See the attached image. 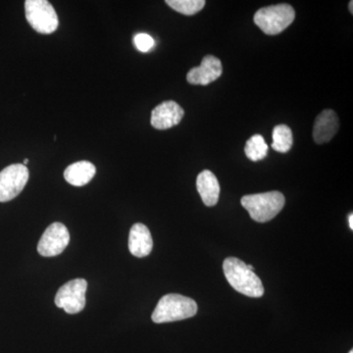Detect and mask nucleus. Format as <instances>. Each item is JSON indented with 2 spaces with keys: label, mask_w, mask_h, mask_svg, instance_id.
I'll list each match as a JSON object with an SVG mask.
<instances>
[{
  "label": "nucleus",
  "mask_w": 353,
  "mask_h": 353,
  "mask_svg": "<svg viewBox=\"0 0 353 353\" xmlns=\"http://www.w3.org/2000/svg\"><path fill=\"white\" fill-rule=\"evenodd\" d=\"M25 14L32 29L39 34H52L59 25L54 7L46 0H27L25 1Z\"/></svg>",
  "instance_id": "39448f33"
},
{
  "label": "nucleus",
  "mask_w": 353,
  "mask_h": 353,
  "mask_svg": "<svg viewBox=\"0 0 353 353\" xmlns=\"http://www.w3.org/2000/svg\"><path fill=\"white\" fill-rule=\"evenodd\" d=\"M296 18L290 4H276L259 9L254 15V23L264 34L275 36L284 32Z\"/></svg>",
  "instance_id": "20e7f679"
},
{
  "label": "nucleus",
  "mask_w": 353,
  "mask_h": 353,
  "mask_svg": "<svg viewBox=\"0 0 353 353\" xmlns=\"http://www.w3.org/2000/svg\"><path fill=\"white\" fill-rule=\"evenodd\" d=\"M348 353H353V352H352V350H350V352H348Z\"/></svg>",
  "instance_id": "4be33fe9"
},
{
  "label": "nucleus",
  "mask_w": 353,
  "mask_h": 353,
  "mask_svg": "<svg viewBox=\"0 0 353 353\" xmlns=\"http://www.w3.org/2000/svg\"><path fill=\"white\" fill-rule=\"evenodd\" d=\"M23 163H24L23 165H25V166H26V165L29 163V159H24V161H23Z\"/></svg>",
  "instance_id": "412c9836"
},
{
  "label": "nucleus",
  "mask_w": 353,
  "mask_h": 353,
  "mask_svg": "<svg viewBox=\"0 0 353 353\" xmlns=\"http://www.w3.org/2000/svg\"><path fill=\"white\" fill-rule=\"evenodd\" d=\"M223 270L228 282L236 292L250 297L263 296L264 288L261 280L241 259L228 257L223 263Z\"/></svg>",
  "instance_id": "f257e3e1"
},
{
  "label": "nucleus",
  "mask_w": 353,
  "mask_h": 353,
  "mask_svg": "<svg viewBox=\"0 0 353 353\" xmlns=\"http://www.w3.org/2000/svg\"><path fill=\"white\" fill-rule=\"evenodd\" d=\"M196 188L202 201L209 208L216 205L219 199L220 185L212 172L202 171L196 179Z\"/></svg>",
  "instance_id": "ddd939ff"
},
{
  "label": "nucleus",
  "mask_w": 353,
  "mask_h": 353,
  "mask_svg": "<svg viewBox=\"0 0 353 353\" xmlns=\"http://www.w3.org/2000/svg\"><path fill=\"white\" fill-rule=\"evenodd\" d=\"M134 44L137 50L141 51V52H148L154 48L155 41L150 34H138L134 36Z\"/></svg>",
  "instance_id": "a211bd4d"
},
{
  "label": "nucleus",
  "mask_w": 353,
  "mask_h": 353,
  "mask_svg": "<svg viewBox=\"0 0 353 353\" xmlns=\"http://www.w3.org/2000/svg\"><path fill=\"white\" fill-rule=\"evenodd\" d=\"M87 289L88 283L83 279L69 281L58 290L55 304L69 314H77L85 308Z\"/></svg>",
  "instance_id": "423d86ee"
},
{
  "label": "nucleus",
  "mask_w": 353,
  "mask_h": 353,
  "mask_svg": "<svg viewBox=\"0 0 353 353\" xmlns=\"http://www.w3.org/2000/svg\"><path fill=\"white\" fill-rule=\"evenodd\" d=\"M348 224H350V229L353 230V215L348 216Z\"/></svg>",
  "instance_id": "6ab92c4d"
},
{
  "label": "nucleus",
  "mask_w": 353,
  "mask_h": 353,
  "mask_svg": "<svg viewBox=\"0 0 353 353\" xmlns=\"http://www.w3.org/2000/svg\"><path fill=\"white\" fill-rule=\"evenodd\" d=\"M222 73L223 67L219 58L208 55L202 59L201 66L190 70L187 80L190 85H208L219 79Z\"/></svg>",
  "instance_id": "9d476101"
},
{
  "label": "nucleus",
  "mask_w": 353,
  "mask_h": 353,
  "mask_svg": "<svg viewBox=\"0 0 353 353\" xmlns=\"http://www.w3.org/2000/svg\"><path fill=\"white\" fill-rule=\"evenodd\" d=\"M340 128L339 117L331 109L323 111L317 116L313 128V139L318 145L328 143L336 136Z\"/></svg>",
  "instance_id": "9b49d317"
},
{
  "label": "nucleus",
  "mask_w": 353,
  "mask_h": 353,
  "mask_svg": "<svg viewBox=\"0 0 353 353\" xmlns=\"http://www.w3.org/2000/svg\"><path fill=\"white\" fill-rule=\"evenodd\" d=\"M197 312V304L194 299L181 294H166L158 301L152 313V321L161 324L181 321L194 317Z\"/></svg>",
  "instance_id": "f03ea898"
},
{
  "label": "nucleus",
  "mask_w": 353,
  "mask_h": 353,
  "mask_svg": "<svg viewBox=\"0 0 353 353\" xmlns=\"http://www.w3.org/2000/svg\"><path fill=\"white\" fill-rule=\"evenodd\" d=\"M294 143V137L290 127L287 125H278L273 130V143L272 148L276 152L287 153L290 152Z\"/></svg>",
  "instance_id": "2eb2a0df"
},
{
  "label": "nucleus",
  "mask_w": 353,
  "mask_h": 353,
  "mask_svg": "<svg viewBox=\"0 0 353 353\" xmlns=\"http://www.w3.org/2000/svg\"><path fill=\"white\" fill-rule=\"evenodd\" d=\"M152 248V236L148 228L141 223L134 224L129 236V250L132 254L141 259L148 256Z\"/></svg>",
  "instance_id": "f8f14e48"
},
{
  "label": "nucleus",
  "mask_w": 353,
  "mask_h": 353,
  "mask_svg": "<svg viewBox=\"0 0 353 353\" xmlns=\"http://www.w3.org/2000/svg\"><path fill=\"white\" fill-rule=\"evenodd\" d=\"M97 168L92 162L78 161L70 165L64 171V178L70 185L83 187L94 178Z\"/></svg>",
  "instance_id": "4468645a"
},
{
  "label": "nucleus",
  "mask_w": 353,
  "mask_h": 353,
  "mask_svg": "<svg viewBox=\"0 0 353 353\" xmlns=\"http://www.w3.org/2000/svg\"><path fill=\"white\" fill-rule=\"evenodd\" d=\"M183 115L185 111L176 102L167 101L153 109L150 123L157 130H168L180 124Z\"/></svg>",
  "instance_id": "1a4fd4ad"
},
{
  "label": "nucleus",
  "mask_w": 353,
  "mask_h": 353,
  "mask_svg": "<svg viewBox=\"0 0 353 353\" xmlns=\"http://www.w3.org/2000/svg\"><path fill=\"white\" fill-rule=\"evenodd\" d=\"M285 196L280 192L250 194L241 199V205L250 213L253 220L268 222L279 214L285 206Z\"/></svg>",
  "instance_id": "7ed1b4c3"
},
{
  "label": "nucleus",
  "mask_w": 353,
  "mask_h": 353,
  "mask_svg": "<svg viewBox=\"0 0 353 353\" xmlns=\"http://www.w3.org/2000/svg\"><path fill=\"white\" fill-rule=\"evenodd\" d=\"M166 3L176 12L192 16L202 10L206 2L204 0H167Z\"/></svg>",
  "instance_id": "f3484780"
},
{
  "label": "nucleus",
  "mask_w": 353,
  "mask_h": 353,
  "mask_svg": "<svg viewBox=\"0 0 353 353\" xmlns=\"http://www.w3.org/2000/svg\"><path fill=\"white\" fill-rule=\"evenodd\" d=\"M69 241L68 229L62 223L55 222L44 231L39 241L38 252L44 257L57 256L64 252Z\"/></svg>",
  "instance_id": "6e6552de"
},
{
  "label": "nucleus",
  "mask_w": 353,
  "mask_h": 353,
  "mask_svg": "<svg viewBox=\"0 0 353 353\" xmlns=\"http://www.w3.org/2000/svg\"><path fill=\"white\" fill-rule=\"evenodd\" d=\"M29 175V169L23 164L9 165L0 172V202L10 201L19 196Z\"/></svg>",
  "instance_id": "0eeeda50"
},
{
  "label": "nucleus",
  "mask_w": 353,
  "mask_h": 353,
  "mask_svg": "<svg viewBox=\"0 0 353 353\" xmlns=\"http://www.w3.org/2000/svg\"><path fill=\"white\" fill-rule=\"evenodd\" d=\"M269 146L265 143L261 134H254L245 143V152L246 157L253 162L264 159L268 154Z\"/></svg>",
  "instance_id": "dca6fc26"
},
{
  "label": "nucleus",
  "mask_w": 353,
  "mask_h": 353,
  "mask_svg": "<svg viewBox=\"0 0 353 353\" xmlns=\"http://www.w3.org/2000/svg\"><path fill=\"white\" fill-rule=\"evenodd\" d=\"M352 7H353V2L352 1H350V13L353 14V9H352Z\"/></svg>",
  "instance_id": "aec40b11"
}]
</instances>
